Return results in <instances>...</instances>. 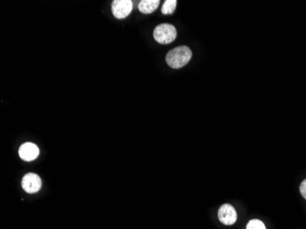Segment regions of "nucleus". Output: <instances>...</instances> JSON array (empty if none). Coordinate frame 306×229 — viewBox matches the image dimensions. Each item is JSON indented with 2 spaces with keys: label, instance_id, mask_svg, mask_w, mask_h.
<instances>
[{
  "label": "nucleus",
  "instance_id": "obj_1",
  "mask_svg": "<svg viewBox=\"0 0 306 229\" xmlns=\"http://www.w3.org/2000/svg\"><path fill=\"white\" fill-rule=\"evenodd\" d=\"M192 50L187 46H179L166 55V62L173 69H179L187 65L192 59Z\"/></svg>",
  "mask_w": 306,
  "mask_h": 229
},
{
  "label": "nucleus",
  "instance_id": "obj_2",
  "mask_svg": "<svg viewBox=\"0 0 306 229\" xmlns=\"http://www.w3.org/2000/svg\"><path fill=\"white\" fill-rule=\"evenodd\" d=\"M153 37L156 41L161 44H169L175 40L177 37L175 27L167 23L158 25L153 31Z\"/></svg>",
  "mask_w": 306,
  "mask_h": 229
},
{
  "label": "nucleus",
  "instance_id": "obj_3",
  "mask_svg": "<svg viewBox=\"0 0 306 229\" xmlns=\"http://www.w3.org/2000/svg\"><path fill=\"white\" fill-rule=\"evenodd\" d=\"M133 4L131 0H115L112 2V13L116 19H125L132 11Z\"/></svg>",
  "mask_w": 306,
  "mask_h": 229
},
{
  "label": "nucleus",
  "instance_id": "obj_4",
  "mask_svg": "<svg viewBox=\"0 0 306 229\" xmlns=\"http://www.w3.org/2000/svg\"><path fill=\"white\" fill-rule=\"evenodd\" d=\"M41 179L35 174H27L21 182V186L28 194H35L41 188Z\"/></svg>",
  "mask_w": 306,
  "mask_h": 229
},
{
  "label": "nucleus",
  "instance_id": "obj_5",
  "mask_svg": "<svg viewBox=\"0 0 306 229\" xmlns=\"http://www.w3.org/2000/svg\"><path fill=\"white\" fill-rule=\"evenodd\" d=\"M218 218L221 223L226 225H231L236 222L237 218L236 210L231 204H223L218 210Z\"/></svg>",
  "mask_w": 306,
  "mask_h": 229
},
{
  "label": "nucleus",
  "instance_id": "obj_6",
  "mask_svg": "<svg viewBox=\"0 0 306 229\" xmlns=\"http://www.w3.org/2000/svg\"><path fill=\"white\" fill-rule=\"evenodd\" d=\"M19 154L23 160L31 161L34 160L39 156L40 150L37 145L33 144L31 142H26L20 146Z\"/></svg>",
  "mask_w": 306,
  "mask_h": 229
},
{
  "label": "nucleus",
  "instance_id": "obj_7",
  "mask_svg": "<svg viewBox=\"0 0 306 229\" xmlns=\"http://www.w3.org/2000/svg\"><path fill=\"white\" fill-rule=\"evenodd\" d=\"M159 5V0H142L139 4V10L144 14H151L157 10Z\"/></svg>",
  "mask_w": 306,
  "mask_h": 229
},
{
  "label": "nucleus",
  "instance_id": "obj_8",
  "mask_svg": "<svg viewBox=\"0 0 306 229\" xmlns=\"http://www.w3.org/2000/svg\"><path fill=\"white\" fill-rule=\"evenodd\" d=\"M176 5H177L176 0H166L161 9L162 14H164V15L172 14L175 10Z\"/></svg>",
  "mask_w": 306,
  "mask_h": 229
},
{
  "label": "nucleus",
  "instance_id": "obj_9",
  "mask_svg": "<svg viewBox=\"0 0 306 229\" xmlns=\"http://www.w3.org/2000/svg\"><path fill=\"white\" fill-rule=\"evenodd\" d=\"M247 229H266V227L261 220L253 219L248 223Z\"/></svg>",
  "mask_w": 306,
  "mask_h": 229
},
{
  "label": "nucleus",
  "instance_id": "obj_10",
  "mask_svg": "<svg viewBox=\"0 0 306 229\" xmlns=\"http://www.w3.org/2000/svg\"><path fill=\"white\" fill-rule=\"evenodd\" d=\"M300 192H301L302 197L306 200V179L304 181H302V183L301 184L300 186Z\"/></svg>",
  "mask_w": 306,
  "mask_h": 229
}]
</instances>
